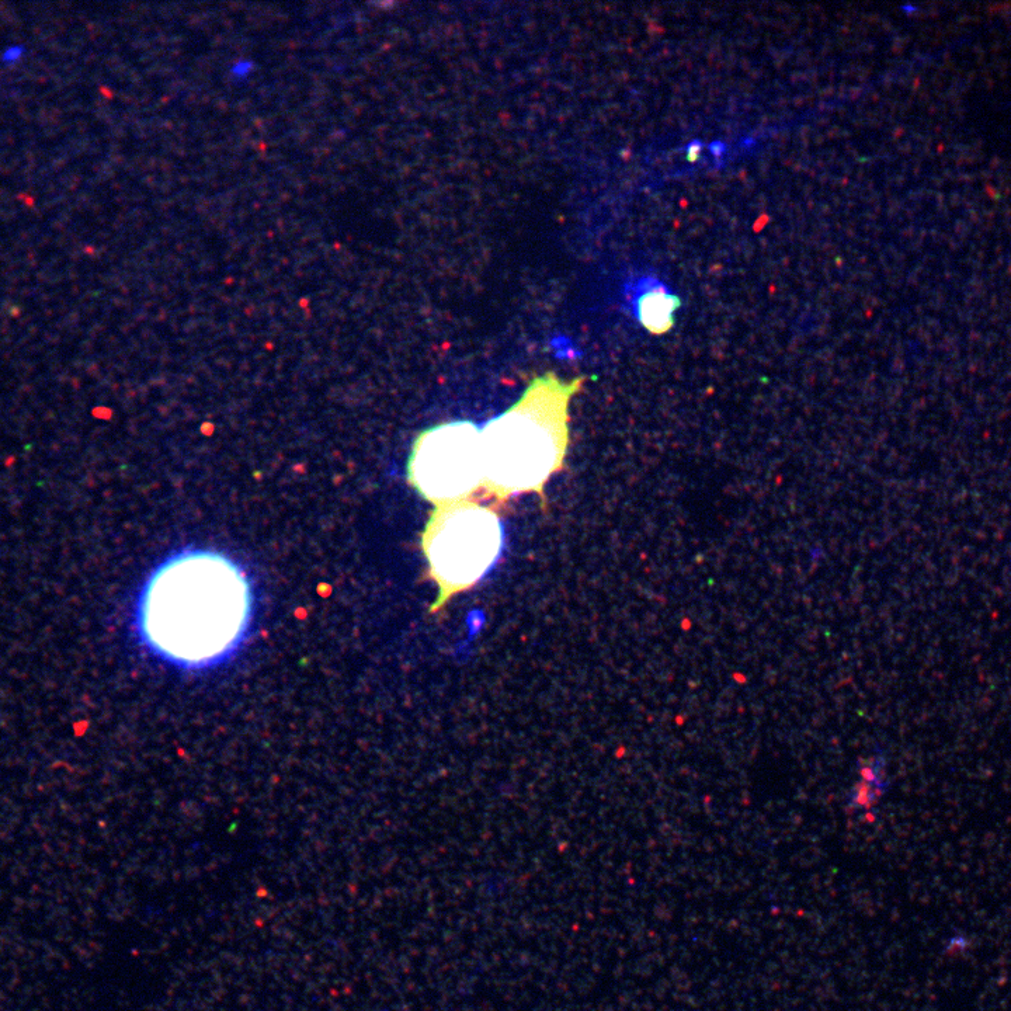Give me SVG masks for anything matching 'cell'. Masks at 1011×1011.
<instances>
[{
	"mask_svg": "<svg viewBox=\"0 0 1011 1011\" xmlns=\"http://www.w3.org/2000/svg\"><path fill=\"white\" fill-rule=\"evenodd\" d=\"M708 149H710L711 155L714 156L715 159H721L722 156L726 154V149L728 148H726L724 142L715 141L708 145Z\"/></svg>",
	"mask_w": 1011,
	"mask_h": 1011,
	"instance_id": "obj_8",
	"label": "cell"
},
{
	"mask_svg": "<svg viewBox=\"0 0 1011 1011\" xmlns=\"http://www.w3.org/2000/svg\"><path fill=\"white\" fill-rule=\"evenodd\" d=\"M420 547L429 565L437 597L429 614L440 613L458 594L474 589L498 564L505 548V530L495 507L475 500L434 506Z\"/></svg>",
	"mask_w": 1011,
	"mask_h": 1011,
	"instance_id": "obj_3",
	"label": "cell"
},
{
	"mask_svg": "<svg viewBox=\"0 0 1011 1011\" xmlns=\"http://www.w3.org/2000/svg\"><path fill=\"white\" fill-rule=\"evenodd\" d=\"M406 478L434 506L471 500L484 482L481 430L469 420L423 430L413 441Z\"/></svg>",
	"mask_w": 1011,
	"mask_h": 1011,
	"instance_id": "obj_4",
	"label": "cell"
},
{
	"mask_svg": "<svg viewBox=\"0 0 1011 1011\" xmlns=\"http://www.w3.org/2000/svg\"><path fill=\"white\" fill-rule=\"evenodd\" d=\"M679 305V298L667 293L665 288H652L651 291L639 298V321L649 332H666L673 325V314Z\"/></svg>",
	"mask_w": 1011,
	"mask_h": 1011,
	"instance_id": "obj_5",
	"label": "cell"
},
{
	"mask_svg": "<svg viewBox=\"0 0 1011 1011\" xmlns=\"http://www.w3.org/2000/svg\"><path fill=\"white\" fill-rule=\"evenodd\" d=\"M253 614L255 592L245 569L222 552L190 548L148 576L135 606V630L162 662L200 672L234 658Z\"/></svg>",
	"mask_w": 1011,
	"mask_h": 1011,
	"instance_id": "obj_1",
	"label": "cell"
},
{
	"mask_svg": "<svg viewBox=\"0 0 1011 1011\" xmlns=\"http://www.w3.org/2000/svg\"><path fill=\"white\" fill-rule=\"evenodd\" d=\"M884 776V766L880 760L875 757L867 760L861 770V780L858 781L850 797L853 804L860 806L875 804L885 788Z\"/></svg>",
	"mask_w": 1011,
	"mask_h": 1011,
	"instance_id": "obj_6",
	"label": "cell"
},
{
	"mask_svg": "<svg viewBox=\"0 0 1011 1011\" xmlns=\"http://www.w3.org/2000/svg\"><path fill=\"white\" fill-rule=\"evenodd\" d=\"M703 148H704V145H703V142H701V141H697L696 140V141L690 142V144L687 145V148H686V151H687V161H689L691 163L697 162L698 159H700V154H701V151H703Z\"/></svg>",
	"mask_w": 1011,
	"mask_h": 1011,
	"instance_id": "obj_7",
	"label": "cell"
},
{
	"mask_svg": "<svg viewBox=\"0 0 1011 1011\" xmlns=\"http://www.w3.org/2000/svg\"><path fill=\"white\" fill-rule=\"evenodd\" d=\"M589 377L564 381L555 373L534 378L519 401L481 430V491L503 506L524 493L545 502V485L565 468L569 405Z\"/></svg>",
	"mask_w": 1011,
	"mask_h": 1011,
	"instance_id": "obj_2",
	"label": "cell"
}]
</instances>
